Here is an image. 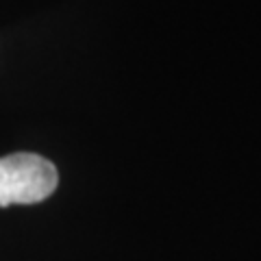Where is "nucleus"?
<instances>
[{"label":"nucleus","mask_w":261,"mask_h":261,"mask_svg":"<svg viewBox=\"0 0 261 261\" xmlns=\"http://www.w3.org/2000/svg\"><path fill=\"white\" fill-rule=\"evenodd\" d=\"M59 174L48 159L15 152L0 159V207L35 205L57 190Z\"/></svg>","instance_id":"obj_1"}]
</instances>
